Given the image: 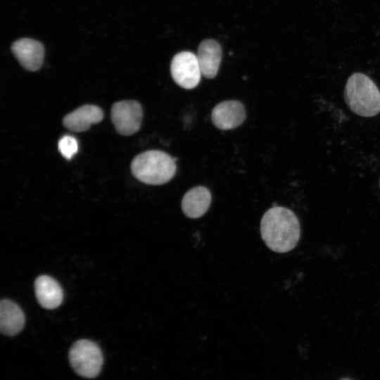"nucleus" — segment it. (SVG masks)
<instances>
[{"mask_svg": "<svg viewBox=\"0 0 380 380\" xmlns=\"http://www.w3.org/2000/svg\"><path fill=\"white\" fill-rule=\"evenodd\" d=\"M170 72L174 82L186 89L195 88L202 75L197 56L190 51H182L173 57Z\"/></svg>", "mask_w": 380, "mask_h": 380, "instance_id": "5", "label": "nucleus"}, {"mask_svg": "<svg viewBox=\"0 0 380 380\" xmlns=\"http://www.w3.org/2000/svg\"><path fill=\"white\" fill-rule=\"evenodd\" d=\"M261 236L272 251L286 253L293 249L300 239V225L296 215L281 206L270 208L260 222Z\"/></svg>", "mask_w": 380, "mask_h": 380, "instance_id": "1", "label": "nucleus"}, {"mask_svg": "<svg viewBox=\"0 0 380 380\" xmlns=\"http://www.w3.org/2000/svg\"><path fill=\"white\" fill-rule=\"evenodd\" d=\"M34 291L40 305L46 309L58 308L63 301V293L60 284L48 275H41L34 281Z\"/></svg>", "mask_w": 380, "mask_h": 380, "instance_id": "11", "label": "nucleus"}, {"mask_svg": "<svg viewBox=\"0 0 380 380\" xmlns=\"http://www.w3.org/2000/svg\"><path fill=\"white\" fill-rule=\"evenodd\" d=\"M133 175L150 185H161L172 179L176 172L175 159L167 153L150 150L137 156L131 163Z\"/></svg>", "mask_w": 380, "mask_h": 380, "instance_id": "2", "label": "nucleus"}, {"mask_svg": "<svg viewBox=\"0 0 380 380\" xmlns=\"http://www.w3.org/2000/svg\"><path fill=\"white\" fill-rule=\"evenodd\" d=\"M197 58L202 75L208 79L214 78L218 72L222 58V49L214 39L203 41L197 52Z\"/></svg>", "mask_w": 380, "mask_h": 380, "instance_id": "10", "label": "nucleus"}, {"mask_svg": "<svg viewBox=\"0 0 380 380\" xmlns=\"http://www.w3.org/2000/svg\"><path fill=\"white\" fill-rule=\"evenodd\" d=\"M211 194L205 186H198L189 190L182 200V209L189 218H198L208 210L211 203Z\"/></svg>", "mask_w": 380, "mask_h": 380, "instance_id": "12", "label": "nucleus"}, {"mask_svg": "<svg viewBox=\"0 0 380 380\" xmlns=\"http://www.w3.org/2000/svg\"><path fill=\"white\" fill-rule=\"evenodd\" d=\"M103 118V110L99 106L87 104L66 115L63 124L71 131L81 132L87 130L91 125L101 122Z\"/></svg>", "mask_w": 380, "mask_h": 380, "instance_id": "9", "label": "nucleus"}, {"mask_svg": "<svg viewBox=\"0 0 380 380\" xmlns=\"http://www.w3.org/2000/svg\"><path fill=\"white\" fill-rule=\"evenodd\" d=\"M69 361L75 372L86 378L98 376L103 365V355L99 346L88 339L75 342L69 350Z\"/></svg>", "mask_w": 380, "mask_h": 380, "instance_id": "4", "label": "nucleus"}, {"mask_svg": "<svg viewBox=\"0 0 380 380\" xmlns=\"http://www.w3.org/2000/svg\"><path fill=\"white\" fill-rule=\"evenodd\" d=\"M246 118V109L242 103L236 100L224 101L213 109L211 120L221 130L234 129L241 125Z\"/></svg>", "mask_w": 380, "mask_h": 380, "instance_id": "7", "label": "nucleus"}, {"mask_svg": "<svg viewBox=\"0 0 380 380\" xmlns=\"http://www.w3.org/2000/svg\"><path fill=\"white\" fill-rule=\"evenodd\" d=\"M25 324V315L18 304L8 299L0 303V330L6 336L18 334Z\"/></svg>", "mask_w": 380, "mask_h": 380, "instance_id": "13", "label": "nucleus"}, {"mask_svg": "<svg viewBox=\"0 0 380 380\" xmlns=\"http://www.w3.org/2000/svg\"><path fill=\"white\" fill-rule=\"evenodd\" d=\"M58 148L65 158L70 160L78 151V143L75 137L65 135L59 140Z\"/></svg>", "mask_w": 380, "mask_h": 380, "instance_id": "14", "label": "nucleus"}, {"mask_svg": "<svg viewBox=\"0 0 380 380\" xmlns=\"http://www.w3.org/2000/svg\"><path fill=\"white\" fill-rule=\"evenodd\" d=\"M143 117L141 106L137 101L127 100L115 103L111 108V120L117 132L125 136L136 133Z\"/></svg>", "mask_w": 380, "mask_h": 380, "instance_id": "6", "label": "nucleus"}, {"mask_svg": "<svg viewBox=\"0 0 380 380\" xmlns=\"http://www.w3.org/2000/svg\"><path fill=\"white\" fill-rule=\"evenodd\" d=\"M345 99L357 115L371 117L380 112V91L374 82L362 73H355L348 80Z\"/></svg>", "mask_w": 380, "mask_h": 380, "instance_id": "3", "label": "nucleus"}, {"mask_svg": "<svg viewBox=\"0 0 380 380\" xmlns=\"http://www.w3.org/2000/svg\"><path fill=\"white\" fill-rule=\"evenodd\" d=\"M11 51L20 65L27 70H38L44 57L43 45L38 41L23 38L14 42Z\"/></svg>", "mask_w": 380, "mask_h": 380, "instance_id": "8", "label": "nucleus"}]
</instances>
